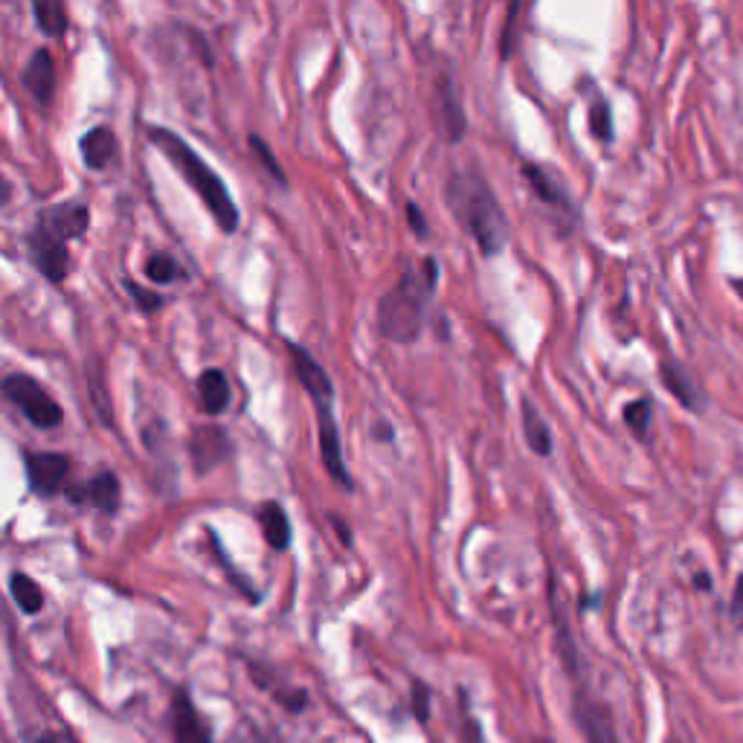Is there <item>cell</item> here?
Masks as SVG:
<instances>
[{
    "label": "cell",
    "mask_w": 743,
    "mask_h": 743,
    "mask_svg": "<svg viewBox=\"0 0 743 743\" xmlns=\"http://www.w3.org/2000/svg\"><path fill=\"white\" fill-rule=\"evenodd\" d=\"M288 354L294 360L296 378H299V384L308 390L314 401H317V407H331V401H335V386H331V378L326 375V369L312 358V354L305 352L303 346L288 343Z\"/></svg>",
    "instance_id": "obj_8"
},
{
    "label": "cell",
    "mask_w": 743,
    "mask_h": 743,
    "mask_svg": "<svg viewBox=\"0 0 743 743\" xmlns=\"http://www.w3.org/2000/svg\"><path fill=\"white\" fill-rule=\"evenodd\" d=\"M35 21L47 35H62L67 30V9L62 3H50V0H41L35 3Z\"/></svg>",
    "instance_id": "obj_22"
},
{
    "label": "cell",
    "mask_w": 743,
    "mask_h": 743,
    "mask_svg": "<svg viewBox=\"0 0 743 743\" xmlns=\"http://www.w3.org/2000/svg\"><path fill=\"white\" fill-rule=\"evenodd\" d=\"M3 395L24 413L35 427L41 430H53L62 424V407L50 398L47 390L26 375H12L3 381Z\"/></svg>",
    "instance_id": "obj_4"
},
{
    "label": "cell",
    "mask_w": 743,
    "mask_h": 743,
    "mask_svg": "<svg viewBox=\"0 0 743 743\" xmlns=\"http://www.w3.org/2000/svg\"><path fill=\"white\" fill-rule=\"evenodd\" d=\"M523 175H526L528 189L535 193V198L540 200V204H546L555 216L567 218L569 227H576L578 221L576 204L569 200L567 189L560 186L558 177L551 175V172H546L544 166H537V163H526V166H523Z\"/></svg>",
    "instance_id": "obj_6"
},
{
    "label": "cell",
    "mask_w": 743,
    "mask_h": 743,
    "mask_svg": "<svg viewBox=\"0 0 743 743\" xmlns=\"http://www.w3.org/2000/svg\"><path fill=\"white\" fill-rule=\"evenodd\" d=\"M259 523H262V535L267 546L276 551H285L291 546V523L288 514L282 512L280 503H264L259 509Z\"/></svg>",
    "instance_id": "obj_18"
},
{
    "label": "cell",
    "mask_w": 743,
    "mask_h": 743,
    "mask_svg": "<svg viewBox=\"0 0 743 743\" xmlns=\"http://www.w3.org/2000/svg\"><path fill=\"white\" fill-rule=\"evenodd\" d=\"M200 392V407L207 416H221L230 404V384L221 369H207L198 381Z\"/></svg>",
    "instance_id": "obj_17"
},
{
    "label": "cell",
    "mask_w": 743,
    "mask_h": 743,
    "mask_svg": "<svg viewBox=\"0 0 743 743\" xmlns=\"http://www.w3.org/2000/svg\"><path fill=\"white\" fill-rule=\"evenodd\" d=\"M70 462L62 454H30L26 456V480L39 496H53L65 485Z\"/></svg>",
    "instance_id": "obj_7"
},
{
    "label": "cell",
    "mask_w": 743,
    "mask_h": 743,
    "mask_svg": "<svg viewBox=\"0 0 743 743\" xmlns=\"http://www.w3.org/2000/svg\"><path fill=\"white\" fill-rule=\"evenodd\" d=\"M145 276L152 282H172L177 276V264L166 256V253H154L145 262Z\"/></svg>",
    "instance_id": "obj_25"
},
{
    "label": "cell",
    "mask_w": 743,
    "mask_h": 743,
    "mask_svg": "<svg viewBox=\"0 0 743 743\" xmlns=\"http://www.w3.org/2000/svg\"><path fill=\"white\" fill-rule=\"evenodd\" d=\"M590 131L599 136L601 143L613 140V117H610V105L604 99H596L590 105Z\"/></svg>",
    "instance_id": "obj_24"
},
{
    "label": "cell",
    "mask_w": 743,
    "mask_h": 743,
    "mask_svg": "<svg viewBox=\"0 0 743 743\" xmlns=\"http://www.w3.org/2000/svg\"><path fill=\"white\" fill-rule=\"evenodd\" d=\"M189 454H193L195 471H200V473L212 471V468L221 465V459H227V454H230L227 433L218 430V427H200V430L193 433Z\"/></svg>",
    "instance_id": "obj_12"
},
{
    "label": "cell",
    "mask_w": 743,
    "mask_h": 743,
    "mask_svg": "<svg viewBox=\"0 0 743 743\" xmlns=\"http://www.w3.org/2000/svg\"><path fill=\"white\" fill-rule=\"evenodd\" d=\"M12 198V186H9V181L3 175H0V207L7 204V200Z\"/></svg>",
    "instance_id": "obj_31"
},
{
    "label": "cell",
    "mask_w": 743,
    "mask_h": 743,
    "mask_svg": "<svg viewBox=\"0 0 743 743\" xmlns=\"http://www.w3.org/2000/svg\"><path fill=\"white\" fill-rule=\"evenodd\" d=\"M250 145H253V149H256V152H259V157H262V163H264V166L271 168V172H273V177H276V181H280V184H282V181H285V175H282V168L276 166V161H273L271 149H264V143H262V140H259V136H250Z\"/></svg>",
    "instance_id": "obj_27"
},
{
    "label": "cell",
    "mask_w": 743,
    "mask_h": 743,
    "mask_svg": "<svg viewBox=\"0 0 743 743\" xmlns=\"http://www.w3.org/2000/svg\"><path fill=\"white\" fill-rule=\"evenodd\" d=\"M659 378H663V384L677 395L682 407L703 409V390H700V384H697L695 378L688 375L686 369L679 367L677 360H663Z\"/></svg>",
    "instance_id": "obj_15"
},
{
    "label": "cell",
    "mask_w": 743,
    "mask_h": 743,
    "mask_svg": "<svg viewBox=\"0 0 743 743\" xmlns=\"http://www.w3.org/2000/svg\"><path fill=\"white\" fill-rule=\"evenodd\" d=\"M407 218H409V225H413V230H416L418 239H424V236H427V225H424V218H422V212H418L416 204H407Z\"/></svg>",
    "instance_id": "obj_29"
},
{
    "label": "cell",
    "mask_w": 743,
    "mask_h": 743,
    "mask_svg": "<svg viewBox=\"0 0 743 743\" xmlns=\"http://www.w3.org/2000/svg\"><path fill=\"white\" fill-rule=\"evenodd\" d=\"M317 413H320L317 424H320V454L323 462H326V471L331 473V480L349 488L352 485V477L346 471L343 448H340V430H337V422L331 416V407H317Z\"/></svg>",
    "instance_id": "obj_10"
},
{
    "label": "cell",
    "mask_w": 743,
    "mask_h": 743,
    "mask_svg": "<svg viewBox=\"0 0 743 743\" xmlns=\"http://www.w3.org/2000/svg\"><path fill=\"white\" fill-rule=\"evenodd\" d=\"M413 709H416V718L422 720V723L430 718V691H427L424 682H416V686H413Z\"/></svg>",
    "instance_id": "obj_26"
},
{
    "label": "cell",
    "mask_w": 743,
    "mask_h": 743,
    "mask_svg": "<svg viewBox=\"0 0 743 743\" xmlns=\"http://www.w3.org/2000/svg\"><path fill=\"white\" fill-rule=\"evenodd\" d=\"M445 198H448V207L456 221L480 244L485 256H496L509 244V236H512L509 218H505L494 189L488 186L480 172L450 175Z\"/></svg>",
    "instance_id": "obj_1"
},
{
    "label": "cell",
    "mask_w": 743,
    "mask_h": 743,
    "mask_svg": "<svg viewBox=\"0 0 743 743\" xmlns=\"http://www.w3.org/2000/svg\"><path fill=\"white\" fill-rule=\"evenodd\" d=\"M73 503H90L97 505L99 512H117V505H120V480H117V473L102 471L97 473L88 485L81 488V491H73L70 494Z\"/></svg>",
    "instance_id": "obj_14"
},
{
    "label": "cell",
    "mask_w": 743,
    "mask_h": 743,
    "mask_svg": "<svg viewBox=\"0 0 743 743\" xmlns=\"http://www.w3.org/2000/svg\"><path fill=\"white\" fill-rule=\"evenodd\" d=\"M523 433H526L528 448L535 450V454H540V456L551 454L549 427H546L544 416H540V409H537L528 398H523Z\"/></svg>",
    "instance_id": "obj_20"
},
{
    "label": "cell",
    "mask_w": 743,
    "mask_h": 743,
    "mask_svg": "<svg viewBox=\"0 0 743 743\" xmlns=\"http://www.w3.org/2000/svg\"><path fill=\"white\" fill-rule=\"evenodd\" d=\"M129 291H131V296L136 299V305L143 308V312H154V308H161L163 299L157 294H149V291H143L140 285H129Z\"/></svg>",
    "instance_id": "obj_28"
},
{
    "label": "cell",
    "mask_w": 743,
    "mask_h": 743,
    "mask_svg": "<svg viewBox=\"0 0 743 743\" xmlns=\"http://www.w3.org/2000/svg\"><path fill=\"white\" fill-rule=\"evenodd\" d=\"M576 720L581 726L587 743H622L619 741V732H615L613 714L604 703L592 700V697L581 695L576 700Z\"/></svg>",
    "instance_id": "obj_9"
},
{
    "label": "cell",
    "mask_w": 743,
    "mask_h": 743,
    "mask_svg": "<svg viewBox=\"0 0 743 743\" xmlns=\"http://www.w3.org/2000/svg\"><path fill=\"white\" fill-rule=\"evenodd\" d=\"M9 590H12L18 608L24 610V613H39V610L44 608V592H41L39 583L30 576H24V572H15V576L9 578Z\"/></svg>",
    "instance_id": "obj_21"
},
{
    "label": "cell",
    "mask_w": 743,
    "mask_h": 743,
    "mask_svg": "<svg viewBox=\"0 0 743 743\" xmlns=\"http://www.w3.org/2000/svg\"><path fill=\"white\" fill-rule=\"evenodd\" d=\"M743 610V576L737 578V590H735V613Z\"/></svg>",
    "instance_id": "obj_32"
},
{
    "label": "cell",
    "mask_w": 743,
    "mask_h": 743,
    "mask_svg": "<svg viewBox=\"0 0 743 743\" xmlns=\"http://www.w3.org/2000/svg\"><path fill=\"white\" fill-rule=\"evenodd\" d=\"M732 285H735V288H737V294L743 296V282H741V280H732Z\"/></svg>",
    "instance_id": "obj_34"
},
{
    "label": "cell",
    "mask_w": 743,
    "mask_h": 743,
    "mask_svg": "<svg viewBox=\"0 0 743 743\" xmlns=\"http://www.w3.org/2000/svg\"><path fill=\"white\" fill-rule=\"evenodd\" d=\"M81 154H85V163H88V168H94V172L108 166V163L117 157V136H113V131L108 129L88 131V134L81 136Z\"/></svg>",
    "instance_id": "obj_19"
},
{
    "label": "cell",
    "mask_w": 743,
    "mask_h": 743,
    "mask_svg": "<svg viewBox=\"0 0 743 743\" xmlns=\"http://www.w3.org/2000/svg\"><path fill=\"white\" fill-rule=\"evenodd\" d=\"M24 85L39 102H50L53 90H56V65H53V56L47 50H39L30 58V65L24 70Z\"/></svg>",
    "instance_id": "obj_16"
},
{
    "label": "cell",
    "mask_w": 743,
    "mask_h": 743,
    "mask_svg": "<svg viewBox=\"0 0 743 743\" xmlns=\"http://www.w3.org/2000/svg\"><path fill=\"white\" fill-rule=\"evenodd\" d=\"M651 416H654V404L647 398H636L624 407V424L636 433V439L647 441V430H651Z\"/></svg>",
    "instance_id": "obj_23"
},
{
    "label": "cell",
    "mask_w": 743,
    "mask_h": 743,
    "mask_svg": "<svg viewBox=\"0 0 743 743\" xmlns=\"http://www.w3.org/2000/svg\"><path fill=\"white\" fill-rule=\"evenodd\" d=\"M30 248H33V262L50 282H65L67 271H70V253H67V244H58V241L41 236L39 230H33L30 236Z\"/></svg>",
    "instance_id": "obj_11"
},
{
    "label": "cell",
    "mask_w": 743,
    "mask_h": 743,
    "mask_svg": "<svg viewBox=\"0 0 743 743\" xmlns=\"http://www.w3.org/2000/svg\"><path fill=\"white\" fill-rule=\"evenodd\" d=\"M436 288V262L427 259L418 273H404L401 282L378 305V328L392 343H413L424 328L427 294Z\"/></svg>",
    "instance_id": "obj_3"
},
{
    "label": "cell",
    "mask_w": 743,
    "mask_h": 743,
    "mask_svg": "<svg viewBox=\"0 0 743 743\" xmlns=\"http://www.w3.org/2000/svg\"><path fill=\"white\" fill-rule=\"evenodd\" d=\"M468 737H471V743H482L480 726H477V723H471V726H468Z\"/></svg>",
    "instance_id": "obj_33"
},
{
    "label": "cell",
    "mask_w": 743,
    "mask_h": 743,
    "mask_svg": "<svg viewBox=\"0 0 743 743\" xmlns=\"http://www.w3.org/2000/svg\"><path fill=\"white\" fill-rule=\"evenodd\" d=\"M39 743H76L67 732H47V735H41Z\"/></svg>",
    "instance_id": "obj_30"
},
{
    "label": "cell",
    "mask_w": 743,
    "mask_h": 743,
    "mask_svg": "<svg viewBox=\"0 0 743 743\" xmlns=\"http://www.w3.org/2000/svg\"><path fill=\"white\" fill-rule=\"evenodd\" d=\"M172 718H175V743H212L207 720L200 718L186 691L175 695Z\"/></svg>",
    "instance_id": "obj_13"
},
{
    "label": "cell",
    "mask_w": 743,
    "mask_h": 743,
    "mask_svg": "<svg viewBox=\"0 0 743 743\" xmlns=\"http://www.w3.org/2000/svg\"><path fill=\"white\" fill-rule=\"evenodd\" d=\"M152 143L166 154L172 166L184 175V181L193 186L198 198L207 204V209L212 212V218L218 221V227L225 232H236L239 227V209L232 204L230 193H227L225 181L200 161L198 154L186 145L184 136H177L175 131L166 129H152Z\"/></svg>",
    "instance_id": "obj_2"
},
{
    "label": "cell",
    "mask_w": 743,
    "mask_h": 743,
    "mask_svg": "<svg viewBox=\"0 0 743 743\" xmlns=\"http://www.w3.org/2000/svg\"><path fill=\"white\" fill-rule=\"evenodd\" d=\"M90 212L85 204H58V207H47L41 212L35 230L47 239L67 244V241L79 239L81 232L88 230Z\"/></svg>",
    "instance_id": "obj_5"
},
{
    "label": "cell",
    "mask_w": 743,
    "mask_h": 743,
    "mask_svg": "<svg viewBox=\"0 0 743 743\" xmlns=\"http://www.w3.org/2000/svg\"><path fill=\"white\" fill-rule=\"evenodd\" d=\"M671 743H679V741H671Z\"/></svg>",
    "instance_id": "obj_35"
}]
</instances>
